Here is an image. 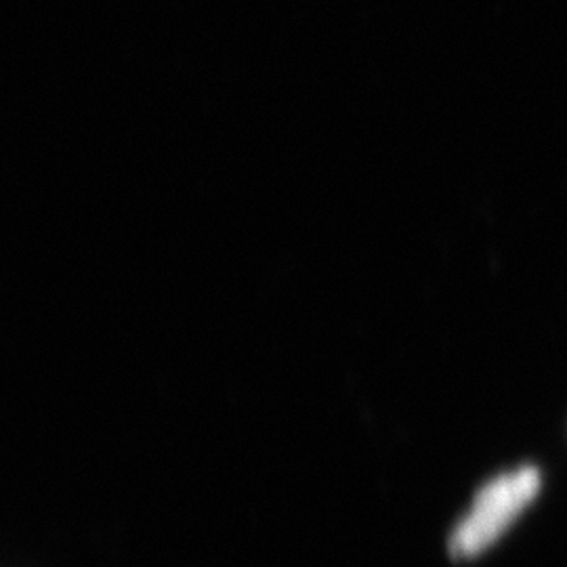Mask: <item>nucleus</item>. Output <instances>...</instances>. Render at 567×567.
I'll use <instances>...</instances> for the list:
<instances>
[{
    "label": "nucleus",
    "mask_w": 567,
    "mask_h": 567,
    "mask_svg": "<svg viewBox=\"0 0 567 567\" xmlns=\"http://www.w3.org/2000/svg\"><path fill=\"white\" fill-rule=\"evenodd\" d=\"M543 475L536 466H517L482 487L463 522L452 532L450 553L468 559L492 547L538 496Z\"/></svg>",
    "instance_id": "1"
}]
</instances>
